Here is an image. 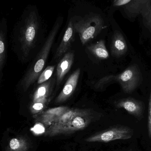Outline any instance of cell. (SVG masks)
Listing matches in <instances>:
<instances>
[{
  "mask_svg": "<svg viewBox=\"0 0 151 151\" xmlns=\"http://www.w3.org/2000/svg\"><path fill=\"white\" fill-rule=\"evenodd\" d=\"M40 27V18L35 6L30 5L24 10L17 25L19 41L24 56L29 55L34 46Z\"/></svg>",
  "mask_w": 151,
  "mask_h": 151,
  "instance_id": "6da1fadb",
  "label": "cell"
},
{
  "mask_svg": "<svg viewBox=\"0 0 151 151\" xmlns=\"http://www.w3.org/2000/svg\"><path fill=\"white\" fill-rule=\"evenodd\" d=\"M62 22L63 18H58L32 65L22 80L21 85L24 91H26L31 85L34 83L42 72Z\"/></svg>",
  "mask_w": 151,
  "mask_h": 151,
  "instance_id": "7a4b0ae2",
  "label": "cell"
},
{
  "mask_svg": "<svg viewBox=\"0 0 151 151\" xmlns=\"http://www.w3.org/2000/svg\"><path fill=\"white\" fill-rule=\"evenodd\" d=\"M151 0H114L112 6L118 9L123 17L131 22L148 14Z\"/></svg>",
  "mask_w": 151,
  "mask_h": 151,
  "instance_id": "3957f363",
  "label": "cell"
},
{
  "mask_svg": "<svg viewBox=\"0 0 151 151\" xmlns=\"http://www.w3.org/2000/svg\"><path fill=\"white\" fill-rule=\"evenodd\" d=\"M73 23L83 45L94 39L106 27L103 19L97 15L89 16Z\"/></svg>",
  "mask_w": 151,
  "mask_h": 151,
  "instance_id": "277c9868",
  "label": "cell"
},
{
  "mask_svg": "<svg viewBox=\"0 0 151 151\" xmlns=\"http://www.w3.org/2000/svg\"><path fill=\"white\" fill-rule=\"evenodd\" d=\"M93 114L76 116L70 121L60 126H50L44 133L45 137H53L61 135L73 134L87 127L93 119Z\"/></svg>",
  "mask_w": 151,
  "mask_h": 151,
  "instance_id": "5b68a950",
  "label": "cell"
},
{
  "mask_svg": "<svg viewBox=\"0 0 151 151\" xmlns=\"http://www.w3.org/2000/svg\"><path fill=\"white\" fill-rule=\"evenodd\" d=\"M133 135V131L128 128L116 127L93 135L85 141L87 142L107 143L115 140L130 139Z\"/></svg>",
  "mask_w": 151,
  "mask_h": 151,
  "instance_id": "8992f818",
  "label": "cell"
},
{
  "mask_svg": "<svg viewBox=\"0 0 151 151\" xmlns=\"http://www.w3.org/2000/svg\"><path fill=\"white\" fill-rule=\"evenodd\" d=\"M142 76L136 65H132L123 72L115 76V80L120 84L123 90L129 93L134 90L139 85Z\"/></svg>",
  "mask_w": 151,
  "mask_h": 151,
  "instance_id": "52a82bcc",
  "label": "cell"
},
{
  "mask_svg": "<svg viewBox=\"0 0 151 151\" xmlns=\"http://www.w3.org/2000/svg\"><path fill=\"white\" fill-rule=\"evenodd\" d=\"M70 109L68 106H60L44 110L40 113L33 115L35 122L42 124L47 128L58 118Z\"/></svg>",
  "mask_w": 151,
  "mask_h": 151,
  "instance_id": "ba28073f",
  "label": "cell"
},
{
  "mask_svg": "<svg viewBox=\"0 0 151 151\" xmlns=\"http://www.w3.org/2000/svg\"><path fill=\"white\" fill-rule=\"evenodd\" d=\"M80 74L81 69L78 68L69 77L63 89L56 99V104L63 103L70 97L76 88Z\"/></svg>",
  "mask_w": 151,
  "mask_h": 151,
  "instance_id": "9c48e42d",
  "label": "cell"
},
{
  "mask_svg": "<svg viewBox=\"0 0 151 151\" xmlns=\"http://www.w3.org/2000/svg\"><path fill=\"white\" fill-rule=\"evenodd\" d=\"M75 32L73 22L70 20L68 23L66 31L57 50L55 58H59L70 49L72 43L74 41Z\"/></svg>",
  "mask_w": 151,
  "mask_h": 151,
  "instance_id": "30bf717a",
  "label": "cell"
},
{
  "mask_svg": "<svg viewBox=\"0 0 151 151\" xmlns=\"http://www.w3.org/2000/svg\"><path fill=\"white\" fill-rule=\"evenodd\" d=\"M112 55L119 57L125 55L128 50L127 44L123 34L119 30L114 32L111 47Z\"/></svg>",
  "mask_w": 151,
  "mask_h": 151,
  "instance_id": "8fae6325",
  "label": "cell"
},
{
  "mask_svg": "<svg viewBox=\"0 0 151 151\" xmlns=\"http://www.w3.org/2000/svg\"><path fill=\"white\" fill-rule=\"evenodd\" d=\"M74 54L68 52L65 54L56 69L57 84L59 85L63 81L64 77L69 72L72 66L74 60Z\"/></svg>",
  "mask_w": 151,
  "mask_h": 151,
  "instance_id": "7c38bea8",
  "label": "cell"
},
{
  "mask_svg": "<svg viewBox=\"0 0 151 151\" xmlns=\"http://www.w3.org/2000/svg\"><path fill=\"white\" fill-rule=\"evenodd\" d=\"M93 112L89 109H78L70 108L68 111L58 118L51 125L60 126L63 125L70 121L76 116L80 115H87L92 114ZM50 125V126H51Z\"/></svg>",
  "mask_w": 151,
  "mask_h": 151,
  "instance_id": "4fadbf2b",
  "label": "cell"
},
{
  "mask_svg": "<svg viewBox=\"0 0 151 151\" xmlns=\"http://www.w3.org/2000/svg\"><path fill=\"white\" fill-rule=\"evenodd\" d=\"M117 108H123L129 113L139 117L142 115L143 106L139 101L132 99H123L118 101L116 104Z\"/></svg>",
  "mask_w": 151,
  "mask_h": 151,
  "instance_id": "5bb4252c",
  "label": "cell"
},
{
  "mask_svg": "<svg viewBox=\"0 0 151 151\" xmlns=\"http://www.w3.org/2000/svg\"><path fill=\"white\" fill-rule=\"evenodd\" d=\"M54 79H50L40 84L34 93L33 102L49 98L55 83Z\"/></svg>",
  "mask_w": 151,
  "mask_h": 151,
  "instance_id": "9a60e30c",
  "label": "cell"
},
{
  "mask_svg": "<svg viewBox=\"0 0 151 151\" xmlns=\"http://www.w3.org/2000/svg\"><path fill=\"white\" fill-rule=\"evenodd\" d=\"M7 30V21L3 17L0 18V75L2 70L6 55V34Z\"/></svg>",
  "mask_w": 151,
  "mask_h": 151,
  "instance_id": "2e32d148",
  "label": "cell"
},
{
  "mask_svg": "<svg viewBox=\"0 0 151 151\" xmlns=\"http://www.w3.org/2000/svg\"><path fill=\"white\" fill-rule=\"evenodd\" d=\"M88 51L98 59L104 60L109 57V54L106 49L104 40H100L94 44L87 47Z\"/></svg>",
  "mask_w": 151,
  "mask_h": 151,
  "instance_id": "e0dca14e",
  "label": "cell"
},
{
  "mask_svg": "<svg viewBox=\"0 0 151 151\" xmlns=\"http://www.w3.org/2000/svg\"><path fill=\"white\" fill-rule=\"evenodd\" d=\"M29 144L25 137L20 136L10 140L6 151H28Z\"/></svg>",
  "mask_w": 151,
  "mask_h": 151,
  "instance_id": "ac0fdd59",
  "label": "cell"
},
{
  "mask_svg": "<svg viewBox=\"0 0 151 151\" xmlns=\"http://www.w3.org/2000/svg\"><path fill=\"white\" fill-rule=\"evenodd\" d=\"M50 98L42 99L36 102H33L30 106V110L33 115L38 114L46 110L50 101Z\"/></svg>",
  "mask_w": 151,
  "mask_h": 151,
  "instance_id": "d6986e66",
  "label": "cell"
},
{
  "mask_svg": "<svg viewBox=\"0 0 151 151\" xmlns=\"http://www.w3.org/2000/svg\"><path fill=\"white\" fill-rule=\"evenodd\" d=\"M55 69L54 65L47 66L40 74L38 78L37 83L40 84L49 80L54 73Z\"/></svg>",
  "mask_w": 151,
  "mask_h": 151,
  "instance_id": "ffe728a7",
  "label": "cell"
},
{
  "mask_svg": "<svg viewBox=\"0 0 151 151\" xmlns=\"http://www.w3.org/2000/svg\"><path fill=\"white\" fill-rule=\"evenodd\" d=\"M138 19L144 30L151 35V6L148 14L144 17H139Z\"/></svg>",
  "mask_w": 151,
  "mask_h": 151,
  "instance_id": "44dd1931",
  "label": "cell"
},
{
  "mask_svg": "<svg viewBox=\"0 0 151 151\" xmlns=\"http://www.w3.org/2000/svg\"><path fill=\"white\" fill-rule=\"evenodd\" d=\"M148 134L149 137L151 138V88L149 102V116L148 122Z\"/></svg>",
  "mask_w": 151,
  "mask_h": 151,
  "instance_id": "7402d4cb",
  "label": "cell"
}]
</instances>
